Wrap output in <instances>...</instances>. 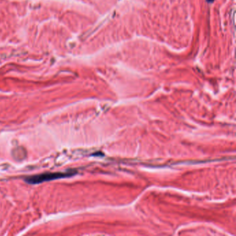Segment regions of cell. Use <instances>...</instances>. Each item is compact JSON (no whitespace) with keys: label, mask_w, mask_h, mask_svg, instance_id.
Segmentation results:
<instances>
[{"label":"cell","mask_w":236,"mask_h":236,"mask_svg":"<svg viewBox=\"0 0 236 236\" xmlns=\"http://www.w3.org/2000/svg\"><path fill=\"white\" fill-rule=\"evenodd\" d=\"M207 1L209 2H212L213 1H214V0H207Z\"/></svg>","instance_id":"obj_2"},{"label":"cell","mask_w":236,"mask_h":236,"mask_svg":"<svg viewBox=\"0 0 236 236\" xmlns=\"http://www.w3.org/2000/svg\"><path fill=\"white\" fill-rule=\"evenodd\" d=\"M74 172H58V173H47L37 175L28 177L25 179V181L30 184L40 183L44 181L55 180L61 178H65L74 174Z\"/></svg>","instance_id":"obj_1"}]
</instances>
